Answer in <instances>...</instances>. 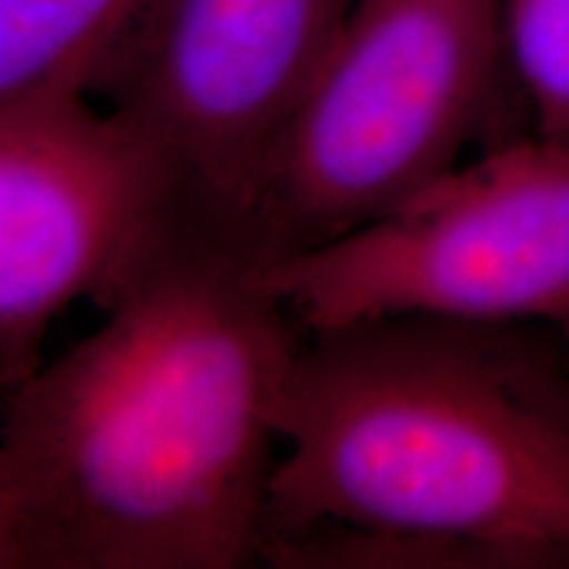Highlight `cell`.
<instances>
[{"label": "cell", "mask_w": 569, "mask_h": 569, "mask_svg": "<svg viewBox=\"0 0 569 569\" xmlns=\"http://www.w3.org/2000/svg\"><path fill=\"white\" fill-rule=\"evenodd\" d=\"M251 209L193 182L96 296L103 325L6 393L0 569L259 565L303 330Z\"/></svg>", "instance_id": "1"}, {"label": "cell", "mask_w": 569, "mask_h": 569, "mask_svg": "<svg viewBox=\"0 0 569 569\" xmlns=\"http://www.w3.org/2000/svg\"><path fill=\"white\" fill-rule=\"evenodd\" d=\"M264 536L319 522L438 540L465 569H569V338L427 315L306 332Z\"/></svg>", "instance_id": "2"}, {"label": "cell", "mask_w": 569, "mask_h": 569, "mask_svg": "<svg viewBox=\"0 0 569 569\" xmlns=\"http://www.w3.org/2000/svg\"><path fill=\"white\" fill-rule=\"evenodd\" d=\"M509 84L501 0H356L256 182L269 264L372 224L451 174L496 127Z\"/></svg>", "instance_id": "3"}, {"label": "cell", "mask_w": 569, "mask_h": 569, "mask_svg": "<svg viewBox=\"0 0 569 569\" xmlns=\"http://www.w3.org/2000/svg\"><path fill=\"white\" fill-rule=\"evenodd\" d=\"M303 332L427 315L569 336V146L519 134L372 224L261 269Z\"/></svg>", "instance_id": "4"}, {"label": "cell", "mask_w": 569, "mask_h": 569, "mask_svg": "<svg viewBox=\"0 0 569 569\" xmlns=\"http://www.w3.org/2000/svg\"><path fill=\"white\" fill-rule=\"evenodd\" d=\"M193 174L88 92L0 103V386L42 367L51 322L92 298Z\"/></svg>", "instance_id": "5"}, {"label": "cell", "mask_w": 569, "mask_h": 569, "mask_svg": "<svg viewBox=\"0 0 569 569\" xmlns=\"http://www.w3.org/2000/svg\"><path fill=\"white\" fill-rule=\"evenodd\" d=\"M356 0H148L88 84L193 180L251 209L282 127L322 74Z\"/></svg>", "instance_id": "6"}, {"label": "cell", "mask_w": 569, "mask_h": 569, "mask_svg": "<svg viewBox=\"0 0 569 569\" xmlns=\"http://www.w3.org/2000/svg\"><path fill=\"white\" fill-rule=\"evenodd\" d=\"M148 0H0V103L88 92Z\"/></svg>", "instance_id": "7"}, {"label": "cell", "mask_w": 569, "mask_h": 569, "mask_svg": "<svg viewBox=\"0 0 569 569\" xmlns=\"http://www.w3.org/2000/svg\"><path fill=\"white\" fill-rule=\"evenodd\" d=\"M511 88L532 134L569 146V0H501Z\"/></svg>", "instance_id": "8"}, {"label": "cell", "mask_w": 569, "mask_h": 569, "mask_svg": "<svg viewBox=\"0 0 569 569\" xmlns=\"http://www.w3.org/2000/svg\"><path fill=\"white\" fill-rule=\"evenodd\" d=\"M567 338H569V336H567Z\"/></svg>", "instance_id": "9"}]
</instances>
